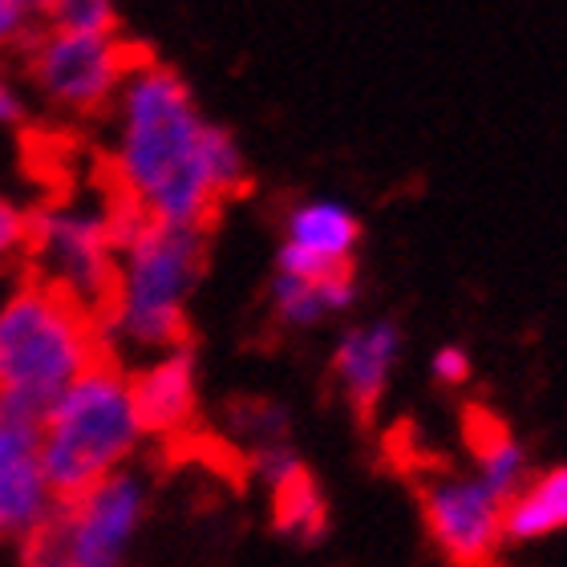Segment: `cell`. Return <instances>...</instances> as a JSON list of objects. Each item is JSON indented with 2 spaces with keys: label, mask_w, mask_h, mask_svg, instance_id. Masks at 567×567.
I'll return each mask as SVG.
<instances>
[{
  "label": "cell",
  "mask_w": 567,
  "mask_h": 567,
  "mask_svg": "<svg viewBox=\"0 0 567 567\" xmlns=\"http://www.w3.org/2000/svg\"><path fill=\"white\" fill-rule=\"evenodd\" d=\"M559 527H567V466H551L503 503V539L511 544H532Z\"/></svg>",
  "instance_id": "cell-15"
},
{
  "label": "cell",
  "mask_w": 567,
  "mask_h": 567,
  "mask_svg": "<svg viewBox=\"0 0 567 567\" xmlns=\"http://www.w3.org/2000/svg\"><path fill=\"white\" fill-rule=\"evenodd\" d=\"M231 434H244L251 437V446L256 442H268V437H284L288 430V414H284V405L268 402V398H248V402H236L231 405Z\"/></svg>",
  "instance_id": "cell-18"
},
{
  "label": "cell",
  "mask_w": 567,
  "mask_h": 567,
  "mask_svg": "<svg viewBox=\"0 0 567 567\" xmlns=\"http://www.w3.org/2000/svg\"><path fill=\"white\" fill-rule=\"evenodd\" d=\"M134 365L138 369H131V393L146 437L171 442L187 434L199 410V365L187 341L138 357Z\"/></svg>",
  "instance_id": "cell-10"
},
{
  "label": "cell",
  "mask_w": 567,
  "mask_h": 567,
  "mask_svg": "<svg viewBox=\"0 0 567 567\" xmlns=\"http://www.w3.org/2000/svg\"><path fill=\"white\" fill-rule=\"evenodd\" d=\"M58 503L41 462V414L0 398V544L24 551L49 527Z\"/></svg>",
  "instance_id": "cell-8"
},
{
  "label": "cell",
  "mask_w": 567,
  "mask_h": 567,
  "mask_svg": "<svg viewBox=\"0 0 567 567\" xmlns=\"http://www.w3.org/2000/svg\"><path fill=\"white\" fill-rule=\"evenodd\" d=\"M118 231H114V190H70L29 212V248L24 264L33 276L70 292L85 308L106 305L118 268Z\"/></svg>",
  "instance_id": "cell-5"
},
{
  "label": "cell",
  "mask_w": 567,
  "mask_h": 567,
  "mask_svg": "<svg viewBox=\"0 0 567 567\" xmlns=\"http://www.w3.org/2000/svg\"><path fill=\"white\" fill-rule=\"evenodd\" d=\"M357 239H361V224L344 203L308 199L288 212L276 268L320 280V276H332L341 268H353Z\"/></svg>",
  "instance_id": "cell-11"
},
{
  "label": "cell",
  "mask_w": 567,
  "mask_h": 567,
  "mask_svg": "<svg viewBox=\"0 0 567 567\" xmlns=\"http://www.w3.org/2000/svg\"><path fill=\"white\" fill-rule=\"evenodd\" d=\"M24 118H29V97L9 73L0 70V131H17Z\"/></svg>",
  "instance_id": "cell-21"
},
{
  "label": "cell",
  "mask_w": 567,
  "mask_h": 567,
  "mask_svg": "<svg viewBox=\"0 0 567 567\" xmlns=\"http://www.w3.org/2000/svg\"><path fill=\"white\" fill-rule=\"evenodd\" d=\"M398 353H402V329L393 320H378V324H365V329H349L337 341L332 373H337L344 398H349V405L357 410L361 422H369L373 410H378Z\"/></svg>",
  "instance_id": "cell-12"
},
{
  "label": "cell",
  "mask_w": 567,
  "mask_h": 567,
  "mask_svg": "<svg viewBox=\"0 0 567 567\" xmlns=\"http://www.w3.org/2000/svg\"><path fill=\"white\" fill-rule=\"evenodd\" d=\"M24 73L37 97L70 118H102L110 114L122 82L134 65V53L126 41L114 33H78V29H53L29 37L21 49Z\"/></svg>",
  "instance_id": "cell-7"
},
{
  "label": "cell",
  "mask_w": 567,
  "mask_h": 567,
  "mask_svg": "<svg viewBox=\"0 0 567 567\" xmlns=\"http://www.w3.org/2000/svg\"><path fill=\"white\" fill-rule=\"evenodd\" d=\"M268 495H272V523L284 539H292L300 547H312L324 539V532H329V507H324V495H320L317 478L308 474V466L288 474Z\"/></svg>",
  "instance_id": "cell-16"
},
{
  "label": "cell",
  "mask_w": 567,
  "mask_h": 567,
  "mask_svg": "<svg viewBox=\"0 0 567 567\" xmlns=\"http://www.w3.org/2000/svg\"><path fill=\"white\" fill-rule=\"evenodd\" d=\"M110 187L158 224L207 227L248 187V158L203 114L183 73L134 58L110 106Z\"/></svg>",
  "instance_id": "cell-1"
},
{
  "label": "cell",
  "mask_w": 567,
  "mask_h": 567,
  "mask_svg": "<svg viewBox=\"0 0 567 567\" xmlns=\"http://www.w3.org/2000/svg\"><path fill=\"white\" fill-rule=\"evenodd\" d=\"M142 442L131 373L114 357H97L41 410V462L61 498L131 466Z\"/></svg>",
  "instance_id": "cell-4"
},
{
  "label": "cell",
  "mask_w": 567,
  "mask_h": 567,
  "mask_svg": "<svg viewBox=\"0 0 567 567\" xmlns=\"http://www.w3.org/2000/svg\"><path fill=\"white\" fill-rule=\"evenodd\" d=\"M462 437H466V450L478 462V483L507 503L515 491L527 478V454L523 446L511 437V425L483 402H471L462 410Z\"/></svg>",
  "instance_id": "cell-13"
},
{
  "label": "cell",
  "mask_w": 567,
  "mask_h": 567,
  "mask_svg": "<svg viewBox=\"0 0 567 567\" xmlns=\"http://www.w3.org/2000/svg\"><path fill=\"white\" fill-rule=\"evenodd\" d=\"M97 357V312L41 276H12L0 292V398L41 414Z\"/></svg>",
  "instance_id": "cell-3"
},
{
  "label": "cell",
  "mask_w": 567,
  "mask_h": 567,
  "mask_svg": "<svg viewBox=\"0 0 567 567\" xmlns=\"http://www.w3.org/2000/svg\"><path fill=\"white\" fill-rule=\"evenodd\" d=\"M41 17L53 29H78V33H114L118 29L114 0H45Z\"/></svg>",
  "instance_id": "cell-17"
},
{
  "label": "cell",
  "mask_w": 567,
  "mask_h": 567,
  "mask_svg": "<svg viewBox=\"0 0 567 567\" xmlns=\"http://www.w3.org/2000/svg\"><path fill=\"white\" fill-rule=\"evenodd\" d=\"M146 511H151L146 474L122 466L78 495L61 498L49 527L24 547L21 559L41 567H118L131 556Z\"/></svg>",
  "instance_id": "cell-6"
},
{
  "label": "cell",
  "mask_w": 567,
  "mask_h": 567,
  "mask_svg": "<svg viewBox=\"0 0 567 567\" xmlns=\"http://www.w3.org/2000/svg\"><path fill=\"white\" fill-rule=\"evenodd\" d=\"M24 4H29V9H33L37 17H41V12H45V0H24Z\"/></svg>",
  "instance_id": "cell-23"
},
{
  "label": "cell",
  "mask_w": 567,
  "mask_h": 567,
  "mask_svg": "<svg viewBox=\"0 0 567 567\" xmlns=\"http://www.w3.org/2000/svg\"><path fill=\"white\" fill-rule=\"evenodd\" d=\"M207 264V227L146 224L118 248L114 288L97 308V337L114 361L187 341V308Z\"/></svg>",
  "instance_id": "cell-2"
},
{
  "label": "cell",
  "mask_w": 567,
  "mask_h": 567,
  "mask_svg": "<svg viewBox=\"0 0 567 567\" xmlns=\"http://www.w3.org/2000/svg\"><path fill=\"white\" fill-rule=\"evenodd\" d=\"M422 519L450 564H495L503 539V503L478 478H434L422 486Z\"/></svg>",
  "instance_id": "cell-9"
},
{
  "label": "cell",
  "mask_w": 567,
  "mask_h": 567,
  "mask_svg": "<svg viewBox=\"0 0 567 567\" xmlns=\"http://www.w3.org/2000/svg\"><path fill=\"white\" fill-rule=\"evenodd\" d=\"M434 378L442 381V385H462V381L471 378V357L462 353V349H437L434 357Z\"/></svg>",
  "instance_id": "cell-22"
},
{
  "label": "cell",
  "mask_w": 567,
  "mask_h": 567,
  "mask_svg": "<svg viewBox=\"0 0 567 567\" xmlns=\"http://www.w3.org/2000/svg\"><path fill=\"white\" fill-rule=\"evenodd\" d=\"M0 292H4V280H0Z\"/></svg>",
  "instance_id": "cell-24"
},
{
  "label": "cell",
  "mask_w": 567,
  "mask_h": 567,
  "mask_svg": "<svg viewBox=\"0 0 567 567\" xmlns=\"http://www.w3.org/2000/svg\"><path fill=\"white\" fill-rule=\"evenodd\" d=\"M24 248H29V212L17 199L0 195V280L21 272Z\"/></svg>",
  "instance_id": "cell-19"
},
{
  "label": "cell",
  "mask_w": 567,
  "mask_h": 567,
  "mask_svg": "<svg viewBox=\"0 0 567 567\" xmlns=\"http://www.w3.org/2000/svg\"><path fill=\"white\" fill-rule=\"evenodd\" d=\"M37 21H41V17H37L24 0H0V61L17 58V53L29 45Z\"/></svg>",
  "instance_id": "cell-20"
},
{
  "label": "cell",
  "mask_w": 567,
  "mask_h": 567,
  "mask_svg": "<svg viewBox=\"0 0 567 567\" xmlns=\"http://www.w3.org/2000/svg\"><path fill=\"white\" fill-rule=\"evenodd\" d=\"M353 300H357L353 268H341V272L320 276V280L280 272V268L272 276V308L288 329H312V324H320L332 312H344Z\"/></svg>",
  "instance_id": "cell-14"
}]
</instances>
